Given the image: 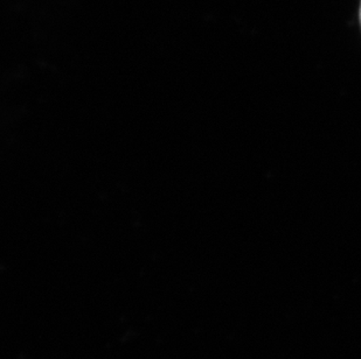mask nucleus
Returning a JSON list of instances; mask_svg holds the SVG:
<instances>
[{"label":"nucleus","instance_id":"1","mask_svg":"<svg viewBox=\"0 0 361 359\" xmlns=\"http://www.w3.org/2000/svg\"><path fill=\"white\" fill-rule=\"evenodd\" d=\"M360 20H361V7H360Z\"/></svg>","mask_w":361,"mask_h":359}]
</instances>
